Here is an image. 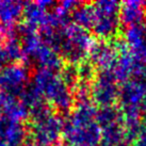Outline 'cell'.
Returning a JSON list of instances; mask_svg holds the SVG:
<instances>
[{"mask_svg":"<svg viewBox=\"0 0 146 146\" xmlns=\"http://www.w3.org/2000/svg\"><path fill=\"white\" fill-rule=\"evenodd\" d=\"M60 77H61L62 81L64 82V84L66 85L69 90L74 91L75 88L77 86V84L79 83L77 65H75V64L64 65L61 68Z\"/></svg>","mask_w":146,"mask_h":146,"instance_id":"14","label":"cell"},{"mask_svg":"<svg viewBox=\"0 0 146 146\" xmlns=\"http://www.w3.org/2000/svg\"><path fill=\"white\" fill-rule=\"evenodd\" d=\"M9 62H10V60H9L8 54L5 52V49L2 45H0V70L4 68L8 65Z\"/></svg>","mask_w":146,"mask_h":146,"instance_id":"16","label":"cell"},{"mask_svg":"<svg viewBox=\"0 0 146 146\" xmlns=\"http://www.w3.org/2000/svg\"><path fill=\"white\" fill-rule=\"evenodd\" d=\"M23 16V3L14 1H0V24H13Z\"/></svg>","mask_w":146,"mask_h":146,"instance_id":"11","label":"cell"},{"mask_svg":"<svg viewBox=\"0 0 146 146\" xmlns=\"http://www.w3.org/2000/svg\"><path fill=\"white\" fill-rule=\"evenodd\" d=\"M93 44V36L90 34L89 30L72 23L62 29V41L58 53L68 61V64L77 65L84 61L85 57L89 56Z\"/></svg>","mask_w":146,"mask_h":146,"instance_id":"3","label":"cell"},{"mask_svg":"<svg viewBox=\"0 0 146 146\" xmlns=\"http://www.w3.org/2000/svg\"><path fill=\"white\" fill-rule=\"evenodd\" d=\"M72 19L74 24H76L85 30L92 29L96 21V12H95L94 5L81 3L72 13Z\"/></svg>","mask_w":146,"mask_h":146,"instance_id":"10","label":"cell"},{"mask_svg":"<svg viewBox=\"0 0 146 146\" xmlns=\"http://www.w3.org/2000/svg\"><path fill=\"white\" fill-rule=\"evenodd\" d=\"M3 47L5 49V52L8 54L10 61L17 62L23 61V59H25L21 43L17 36L12 37V38H10L8 41H5Z\"/></svg>","mask_w":146,"mask_h":146,"instance_id":"13","label":"cell"},{"mask_svg":"<svg viewBox=\"0 0 146 146\" xmlns=\"http://www.w3.org/2000/svg\"><path fill=\"white\" fill-rule=\"evenodd\" d=\"M48 12V10H46L40 2L23 3V15L25 17V23L35 29L45 25Z\"/></svg>","mask_w":146,"mask_h":146,"instance_id":"9","label":"cell"},{"mask_svg":"<svg viewBox=\"0 0 146 146\" xmlns=\"http://www.w3.org/2000/svg\"><path fill=\"white\" fill-rule=\"evenodd\" d=\"M28 81L29 70L25 65L13 63L0 70V92L13 97L21 96Z\"/></svg>","mask_w":146,"mask_h":146,"instance_id":"6","label":"cell"},{"mask_svg":"<svg viewBox=\"0 0 146 146\" xmlns=\"http://www.w3.org/2000/svg\"><path fill=\"white\" fill-rule=\"evenodd\" d=\"M77 70L79 82L92 84V82L96 77V68L94 67V65L91 62L84 60L81 63L77 64Z\"/></svg>","mask_w":146,"mask_h":146,"instance_id":"15","label":"cell"},{"mask_svg":"<svg viewBox=\"0 0 146 146\" xmlns=\"http://www.w3.org/2000/svg\"><path fill=\"white\" fill-rule=\"evenodd\" d=\"M90 62L99 70H111L118 58V51L111 41L94 42L89 52Z\"/></svg>","mask_w":146,"mask_h":146,"instance_id":"8","label":"cell"},{"mask_svg":"<svg viewBox=\"0 0 146 146\" xmlns=\"http://www.w3.org/2000/svg\"><path fill=\"white\" fill-rule=\"evenodd\" d=\"M63 121L51 113L44 118L32 121L30 128L31 143L36 146H53L62 135Z\"/></svg>","mask_w":146,"mask_h":146,"instance_id":"4","label":"cell"},{"mask_svg":"<svg viewBox=\"0 0 146 146\" xmlns=\"http://www.w3.org/2000/svg\"><path fill=\"white\" fill-rule=\"evenodd\" d=\"M95 12L96 21L92 28L94 34L104 41L112 40L119 25V10L112 3H102L95 9Z\"/></svg>","mask_w":146,"mask_h":146,"instance_id":"7","label":"cell"},{"mask_svg":"<svg viewBox=\"0 0 146 146\" xmlns=\"http://www.w3.org/2000/svg\"><path fill=\"white\" fill-rule=\"evenodd\" d=\"M95 119L100 130L107 129L112 126L119 125V112L113 107H104L97 110Z\"/></svg>","mask_w":146,"mask_h":146,"instance_id":"12","label":"cell"},{"mask_svg":"<svg viewBox=\"0 0 146 146\" xmlns=\"http://www.w3.org/2000/svg\"><path fill=\"white\" fill-rule=\"evenodd\" d=\"M32 84L38 90L48 105L54 106L58 110L68 111L74 104L70 90L62 81L60 75L47 69H37Z\"/></svg>","mask_w":146,"mask_h":146,"instance_id":"2","label":"cell"},{"mask_svg":"<svg viewBox=\"0 0 146 146\" xmlns=\"http://www.w3.org/2000/svg\"><path fill=\"white\" fill-rule=\"evenodd\" d=\"M97 110L93 102H77L76 108L63 121V146H98L102 130L96 123Z\"/></svg>","mask_w":146,"mask_h":146,"instance_id":"1","label":"cell"},{"mask_svg":"<svg viewBox=\"0 0 146 146\" xmlns=\"http://www.w3.org/2000/svg\"><path fill=\"white\" fill-rule=\"evenodd\" d=\"M119 89L116 85V79L112 70H99L91 84V98L95 105L112 107L118 98Z\"/></svg>","mask_w":146,"mask_h":146,"instance_id":"5","label":"cell"}]
</instances>
